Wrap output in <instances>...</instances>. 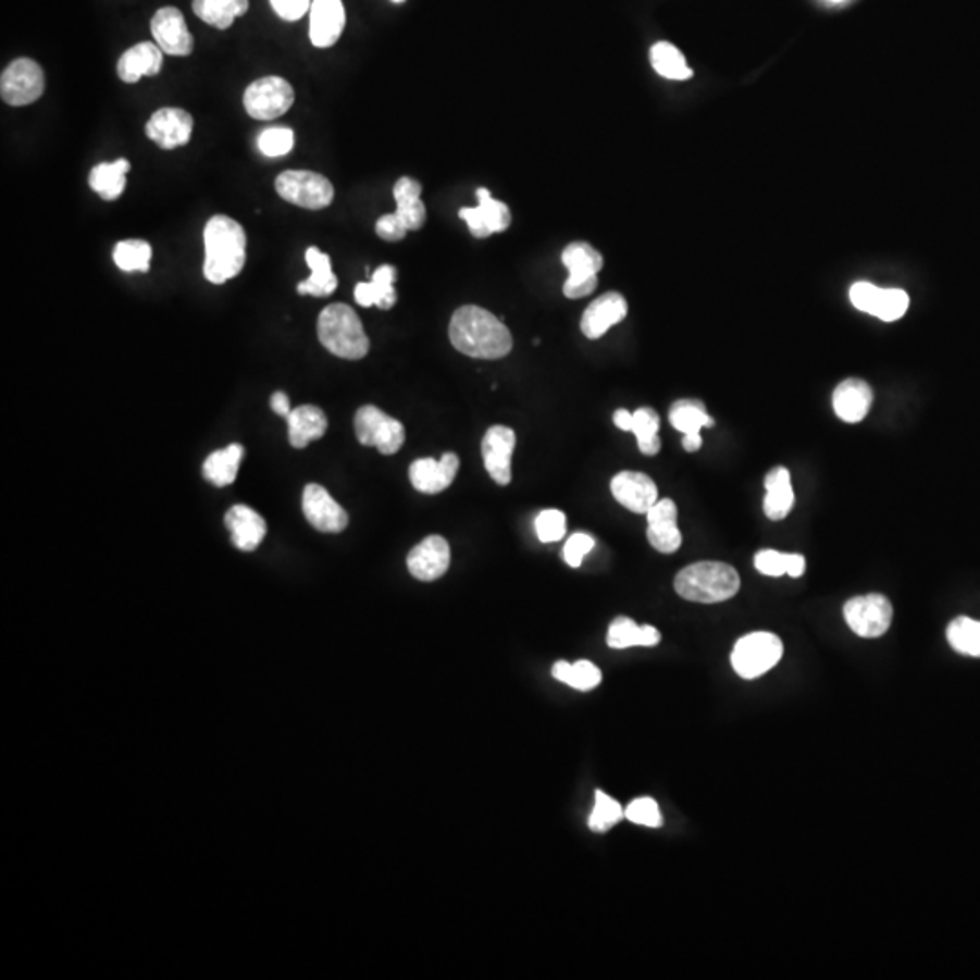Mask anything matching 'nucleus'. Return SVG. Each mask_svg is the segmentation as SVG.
<instances>
[{
  "label": "nucleus",
  "instance_id": "nucleus-10",
  "mask_svg": "<svg viewBox=\"0 0 980 980\" xmlns=\"http://www.w3.org/2000/svg\"><path fill=\"white\" fill-rule=\"evenodd\" d=\"M844 619L859 637L876 640L886 634L893 619L890 599L882 594H866L844 603Z\"/></svg>",
  "mask_w": 980,
  "mask_h": 980
},
{
  "label": "nucleus",
  "instance_id": "nucleus-46",
  "mask_svg": "<svg viewBox=\"0 0 980 980\" xmlns=\"http://www.w3.org/2000/svg\"><path fill=\"white\" fill-rule=\"evenodd\" d=\"M596 542H594V537L591 534H586V532H575L572 536L569 537V542L565 543L563 548V558L570 567H574L578 569L581 563H583V558H585L586 554L591 553L592 548H594Z\"/></svg>",
  "mask_w": 980,
  "mask_h": 980
},
{
  "label": "nucleus",
  "instance_id": "nucleus-37",
  "mask_svg": "<svg viewBox=\"0 0 980 980\" xmlns=\"http://www.w3.org/2000/svg\"><path fill=\"white\" fill-rule=\"evenodd\" d=\"M553 675L556 680L561 681L565 685L572 686L575 691L588 692L594 691L601 683V670L591 661H575V663H567V661H558L553 667Z\"/></svg>",
  "mask_w": 980,
  "mask_h": 980
},
{
  "label": "nucleus",
  "instance_id": "nucleus-47",
  "mask_svg": "<svg viewBox=\"0 0 980 980\" xmlns=\"http://www.w3.org/2000/svg\"><path fill=\"white\" fill-rule=\"evenodd\" d=\"M754 565H756L757 572H761L762 575L781 578V575L786 574V553H779V550H773V548H765V550H759L756 554Z\"/></svg>",
  "mask_w": 980,
  "mask_h": 980
},
{
  "label": "nucleus",
  "instance_id": "nucleus-1",
  "mask_svg": "<svg viewBox=\"0 0 980 980\" xmlns=\"http://www.w3.org/2000/svg\"><path fill=\"white\" fill-rule=\"evenodd\" d=\"M449 338L456 351L480 360H499L512 351L510 331L483 307H460L450 320Z\"/></svg>",
  "mask_w": 980,
  "mask_h": 980
},
{
  "label": "nucleus",
  "instance_id": "nucleus-56",
  "mask_svg": "<svg viewBox=\"0 0 980 980\" xmlns=\"http://www.w3.org/2000/svg\"><path fill=\"white\" fill-rule=\"evenodd\" d=\"M830 2H835V4H839V2H844V0H830Z\"/></svg>",
  "mask_w": 980,
  "mask_h": 980
},
{
  "label": "nucleus",
  "instance_id": "nucleus-15",
  "mask_svg": "<svg viewBox=\"0 0 980 980\" xmlns=\"http://www.w3.org/2000/svg\"><path fill=\"white\" fill-rule=\"evenodd\" d=\"M516 447V434L512 429L494 425L488 429L482 442L483 463L488 476L498 485H509L512 480V452Z\"/></svg>",
  "mask_w": 980,
  "mask_h": 980
},
{
  "label": "nucleus",
  "instance_id": "nucleus-49",
  "mask_svg": "<svg viewBox=\"0 0 980 980\" xmlns=\"http://www.w3.org/2000/svg\"><path fill=\"white\" fill-rule=\"evenodd\" d=\"M406 225L401 222L400 216L396 213L384 214L376 222V235L385 241H400L406 238Z\"/></svg>",
  "mask_w": 980,
  "mask_h": 980
},
{
  "label": "nucleus",
  "instance_id": "nucleus-44",
  "mask_svg": "<svg viewBox=\"0 0 980 980\" xmlns=\"http://www.w3.org/2000/svg\"><path fill=\"white\" fill-rule=\"evenodd\" d=\"M534 525H536V534L539 537V542H559L565 536V532H567V518L558 509L543 510L537 516Z\"/></svg>",
  "mask_w": 980,
  "mask_h": 980
},
{
  "label": "nucleus",
  "instance_id": "nucleus-11",
  "mask_svg": "<svg viewBox=\"0 0 980 980\" xmlns=\"http://www.w3.org/2000/svg\"><path fill=\"white\" fill-rule=\"evenodd\" d=\"M45 88V72L32 59L13 61L0 77V97L13 108L34 104L42 97Z\"/></svg>",
  "mask_w": 980,
  "mask_h": 980
},
{
  "label": "nucleus",
  "instance_id": "nucleus-2",
  "mask_svg": "<svg viewBox=\"0 0 980 980\" xmlns=\"http://www.w3.org/2000/svg\"><path fill=\"white\" fill-rule=\"evenodd\" d=\"M203 276L211 284H225L241 273L246 265V231L236 220L216 214L203 230Z\"/></svg>",
  "mask_w": 980,
  "mask_h": 980
},
{
  "label": "nucleus",
  "instance_id": "nucleus-4",
  "mask_svg": "<svg viewBox=\"0 0 980 980\" xmlns=\"http://www.w3.org/2000/svg\"><path fill=\"white\" fill-rule=\"evenodd\" d=\"M318 340L327 351L344 360H362L368 357L371 347L362 320L346 303H333L320 312Z\"/></svg>",
  "mask_w": 980,
  "mask_h": 980
},
{
  "label": "nucleus",
  "instance_id": "nucleus-28",
  "mask_svg": "<svg viewBox=\"0 0 980 980\" xmlns=\"http://www.w3.org/2000/svg\"><path fill=\"white\" fill-rule=\"evenodd\" d=\"M395 282L396 269L393 265H380L371 282H362L355 287V300L362 307L376 306L382 311H389L398 300Z\"/></svg>",
  "mask_w": 980,
  "mask_h": 980
},
{
  "label": "nucleus",
  "instance_id": "nucleus-55",
  "mask_svg": "<svg viewBox=\"0 0 980 980\" xmlns=\"http://www.w3.org/2000/svg\"><path fill=\"white\" fill-rule=\"evenodd\" d=\"M393 2H396V4H401V2H406V0H393Z\"/></svg>",
  "mask_w": 980,
  "mask_h": 980
},
{
  "label": "nucleus",
  "instance_id": "nucleus-7",
  "mask_svg": "<svg viewBox=\"0 0 980 980\" xmlns=\"http://www.w3.org/2000/svg\"><path fill=\"white\" fill-rule=\"evenodd\" d=\"M569 278L563 285V295L570 300L585 298L597 287V273L603 269L601 252L586 241H572L561 252Z\"/></svg>",
  "mask_w": 980,
  "mask_h": 980
},
{
  "label": "nucleus",
  "instance_id": "nucleus-12",
  "mask_svg": "<svg viewBox=\"0 0 980 980\" xmlns=\"http://www.w3.org/2000/svg\"><path fill=\"white\" fill-rule=\"evenodd\" d=\"M476 197V208H463L458 213L461 220H466L471 235L476 238H488L496 233L509 230L510 222H512L509 206L494 200L493 195L485 187L477 189Z\"/></svg>",
  "mask_w": 980,
  "mask_h": 980
},
{
  "label": "nucleus",
  "instance_id": "nucleus-53",
  "mask_svg": "<svg viewBox=\"0 0 980 980\" xmlns=\"http://www.w3.org/2000/svg\"><path fill=\"white\" fill-rule=\"evenodd\" d=\"M632 422H634V414L627 411V409H619V411L613 412V423L621 431L630 433L632 431Z\"/></svg>",
  "mask_w": 980,
  "mask_h": 980
},
{
  "label": "nucleus",
  "instance_id": "nucleus-8",
  "mask_svg": "<svg viewBox=\"0 0 980 980\" xmlns=\"http://www.w3.org/2000/svg\"><path fill=\"white\" fill-rule=\"evenodd\" d=\"M295 104V89L285 78L263 77L249 84L244 94V108L255 121H274Z\"/></svg>",
  "mask_w": 980,
  "mask_h": 980
},
{
  "label": "nucleus",
  "instance_id": "nucleus-6",
  "mask_svg": "<svg viewBox=\"0 0 980 980\" xmlns=\"http://www.w3.org/2000/svg\"><path fill=\"white\" fill-rule=\"evenodd\" d=\"M274 189L285 202L309 211L330 208L335 198V187L330 178L314 171H284L282 175L276 176Z\"/></svg>",
  "mask_w": 980,
  "mask_h": 980
},
{
  "label": "nucleus",
  "instance_id": "nucleus-43",
  "mask_svg": "<svg viewBox=\"0 0 980 980\" xmlns=\"http://www.w3.org/2000/svg\"><path fill=\"white\" fill-rule=\"evenodd\" d=\"M293 148H295V132L289 127H269L258 137V149L271 159L284 157L290 153Z\"/></svg>",
  "mask_w": 980,
  "mask_h": 980
},
{
  "label": "nucleus",
  "instance_id": "nucleus-29",
  "mask_svg": "<svg viewBox=\"0 0 980 980\" xmlns=\"http://www.w3.org/2000/svg\"><path fill=\"white\" fill-rule=\"evenodd\" d=\"M395 213L407 231H420L427 222V208L422 200V184L411 176H401L395 186Z\"/></svg>",
  "mask_w": 980,
  "mask_h": 980
},
{
  "label": "nucleus",
  "instance_id": "nucleus-38",
  "mask_svg": "<svg viewBox=\"0 0 980 980\" xmlns=\"http://www.w3.org/2000/svg\"><path fill=\"white\" fill-rule=\"evenodd\" d=\"M634 414L632 422V431L637 447L645 456H656L661 450V439H659V414L650 409V407H641Z\"/></svg>",
  "mask_w": 980,
  "mask_h": 980
},
{
  "label": "nucleus",
  "instance_id": "nucleus-50",
  "mask_svg": "<svg viewBox=\"0 0 980 980\" xmlns=\"http://www.w3.org/2000/svg\"><path fill=\"white\" fill-rule=\"evenodd\" d=\"M311 0H271V7L276 15L287 23L300 21L311 10Z\"/></svg>",
  "mask_w": 980,
  "mask_h": 980
},
{
  "label": "nucleus",
  "instance_id": "nucleus-23",
  "mask_svg": "<svg viewBox=\"0 0 980 980\" xmlns=\"http://www.w3.org/2000/svg\"><path fill=\"white\" fill-rule=\"evenodd\" d=\"M873 404V390L865 380L848 379L833 390V411L846 423L865 420Z\"/></svg>",
  "mask_w": 980,
  "mask_h": 980
},
{
  "label": "nucleus",
  "instance_id": "nucleus-9",
  "mask_svg": "<svg viewBox=\"0 0 980 980\" xmlns=\"http://www.w3.org/2000/svg\"><path fill=\"white\" fill-rule=\"evenodd\" d=\"M355 431L360 444L376 447L382 455H396L406 442V429L382 409L365 406L355 417Z\"/></svg>",
  "mask_w": 980,
  "mask_h": 980
},
{
  "label": "nucleus",
  "instance_id": "nucleus-3",
  "mask_svg": "<svg viewBox=\"0 0 980 980\" xmlns=\"http://www.w3.org/2000/svg\"><path fill=\"white\" fill-rule=\"evenodd\" d=\"M674 586L686 601L712 605L734 597L740 592L741 578L732 565L699 561L681 570L675 575Z\"/></svg>",
  "mask_w": 980,
  "mask_h": 980
},
{
  "label": "nucleus",
  "instance_id": "nucleus-31",
  "mask_svg": "<svg viewBox=\"0 0 980 980\" xmlns=\"http://www.w3.org/2000/svg\"><path fill=\"white\" fill-rule=\"evenodd\" d=\"M132 170L129 160L102 162L89 173V187L106 202H113L126 191V175Z\"/></svg>",
  "mask_w": 980,
  "mask_h": 980
},
{
  "label": "nucleus",
  "instance_id": "nucleus-34",
  "mask_svg": "<svg viewBox=\"0 0 980 980\" xmlns=\"http://www.w3.org/2000/svg\"><path fill=\"white\" fill-rule=\"evenodd\" d=\"M241 456H244V447L238 444L216 450L203 463V476L216 487H227L236 480Z\"/></svg>",
  "mask_w": 980,
  "mask_h": 980
},
{
  "label": "nucleus",
  "instance_id": "nucleus-20",
  "mask_svg": "<svg viewBox=\"0 0 980 980\" xmlns=\"http://www.w3.org/2000/svg\"><path fill=\"white\" fill-rule=\"evenodd\" d=\"M460 471V458L455 452H447L439 460L422 458L409 469L412 487L423 494H438L449 488Z\"/></svg>",
  "mask_w": 980,
  "mask_h": 980
},
{
  "label": "nucleus",
  "instance_id": "nucleus-42",
  "mask_svg": "<svg viewBox=\"0 0 980 980\" xmlns=\"http://www.w3.org/2000/svg\"><path fill=\"white\" fill-rule=\"evenodd\" d=\"M909 307V296L903 289H881L877 296L876 307L871 317H877L882 322H895L906 314Z\"/></svg>",
  "mask_w": 980,
  "mask_h": 980
},
{
  "label": "nucleus",
  "instance_id": "nucleus-36",
  "mask_svg": "<svg viewBox=\"0 0 980 980\" xmlns=\"http://www.w3.org/2000/svg\"><path fill=\"white\" fill-rule=\"evenodd\" d=\"M670 423L675 431L685 434L702 433V429L714 427L712 418L708 417L707 407L699 400L675 401L669 414Z\"/></svg>",
  "mask_w": 980,
  "mask_h": 980
},
{
  "label": "nucleus",
  "instance_id": "nucleus-25",
  "mask_svg": "<svg viewBox=\"0 0 980 980\" xmlns=\"http://www.w3.org/2000/svg\"><path fill=\"white\" fill-rule=\"evenodd\" d=\"M225 526L230 529L231 542L244 553H251L263 542L268 526L262 516L246 505H235L225 514Z\"/></svg>",
  "mask_w": 980,
  "mask_h": 980
},
{
  "label": "nucleus",
  "instance_id": "nucleus-41",
  "mask_svg": "<svg viewBox=\"0 0 980 980\" xmlns=\"http://www.w3.org/2000/svg\"><path fill=\"white\" fill-rule=\"evenodd\" d=\"M624 817L623 808L610 795L596 792V805L588 817L592 832L605 833Z\"/></svg>",
  "mask_w": 980,
  "mask_h": 980
},
{
  "label": "nucleus",
  "instance_id": "nucleus-13",
  "mask_svg": "<svg viewBox=\"0 0 980 980\" xmlns=\"http://www.w3.org/2000/svg\"><path fill=\"white\" fill-rule=\"evenodd\" d=\"M151 34L165 55L189 57L195 50V40L187 28L181 10L173 7L160 8L151 18Z\"/></svg>",
  "mask_w": 980,
  "mask_h": 980
},
{
  "label": "nucleus",
  "instance_id": "nucleus-45",
  "mask_svg": "<svg viewBox=\"0 0 980 980\" xmlns=\"http://www.w3.org/2000/svg\"><path fill=\"white\" fill-rule=\"evenodd\" d=\"M624 817L641 827L659 828L663 824V816L659 811L658 803L650 797H641V799L630 803L629 808L624 810Z\"/></svg>",
  "mask_w": 980,
  "mask_h": 980
},
{
  "label": "nucleus",
  "instance_id": "nucleus-21",
  "mask_svg": "<svg viewBox=\"0 0 980 980\" xmlns=\"http://www.w3.org/2000/svg\"><path fill=\"white\" fill-rule=\"evenodd\" d=\"M449 542L442 536H429L407 556V569L417 580L436 581L449 570Z\"/></svg>",
  "mask_w": 980,
  "mask_h": 980
},
{
  "label": "nucleus",
  "instance_id": "nucleus-51",
  "mask_svg": "<svg viewBox=\"0 0 980 980\" xmlns=\"http://www.w3.org/2000/svg\"><path fill=\"white\" fill-rule=\"evenodd\" d=\"M806 559L803 554H786V575L801 578L805 574Z\"/></svg>",
  "mask_w": 980,
  "mask_h": 980
},
{
  "label": "nucleus",
  "instance_id": "nucleus-39",
  "mask_svg": "<svg viewBox=\"0 0 980 980\" xmlns=\"http://www.w3.org/2000/svg\"><path fill=\"white\" fill-rule=\"evenodd\" d=\"M953 650L971 658H980V621L971 618L953 619L946 630Z\"/></svg>",
  "mask_w": 980,
  "mask_h": 980
},
{
  "label": "nucleus",
  "instance_id": "nucleus-27",
  "mask_svg": "<svg viewBox=\"0 0 980 980\" xmlns=\"http://www.w3.org/2000/svg\"><path fill=\"white\" fill-rule=\"evenodd\" d=\"M765 501H762V510L770 520H784L792 512L795 504L794 487H792V476L786 467H776L768 472L765 477Z\"/></svg>",
  "mask_w": 980,
  "mask_h": 980
},
{
  "label": "nucleus",
  "instance_id": "nucleus-17",
  "mask_svg": "<svg viewBox=\"0 0 980 980\" xmlns=\"http://www.w3.org/2000/svg\"><path fill=\"white\" fill-rule=\"evenodd\" d=\"M610 488L616 501L635 514H646L658 501L656 483L643 472H619L612 477Z\"/></svg>",
  "mask_w": 980,
  "mask_h": 980
},
{
  "label": "nucleus",
  "instance_id": "nucleus-30",
  "mask_svg": "<svg viewBox=\"0 0 980 980\" xmlns=\"http://www.w3.org/2000/svg\"><path fill=\"white\" fill-rule=\"evenodd\" d=\"M306 262L311 269V276L298 284L296 290L300 295L317 296V298L333 295L338 287V278L331 268L330 255L320 251L318 247H309L306 251Z\"/></svg>",
  "mask_w": 980,
  "mask_h": 980
},
{
  "label": "nucleus",
  "instance_id": "nucleus-40",
  "mask_svg": "<svg viewBox=\"0 0 980 980\" xmlns=\"http://www.w3.org/2000/svg\"><path fill=\"white\" fill-rule=\"evenodd\" d=\"M153 249L146 240H122L113 249L116 268L126 273H148Z\"/></svg>",
  "mask_w": 980,
  "mask_h": 980
},
{
  "label": "nucleus",
  "instance_id": "nucleus-5",
  "mask_svg": "<svg viewBox=\"0 0 980 980\" xmlns=\"http://www.w3.org/2000/svg\"><path fill=\"white\" fill-rule=\"evenodd\" d=\"M783 641L772 632H752L741 637L732 650V667L743 680H757L783 658Z\"/></svg>",
  "mask_w": 980,
  "mask_h": 980
},
{
  "label": "nucleus",
  "instance_id": "nucleus-35",
  "mask_svg": "<svg viewBox=\"0 0 980 980\" xmlns=\"http://www.w3.org/2000/svg\"><path fill=\"white\" fill-rule=\"evenodd\" d=\"M650 62L656 73L669 80H689L694 75L685 55L670 42L652 46Z\"/></svg>",
  "mask_w": 980,
  "mask_h": 980
},
{
  "label": "nucleus",
  "instance_id": "nucleus-16",
  "mask_svg": "<svg viewBox=\"0 0 980 980\" xmlns=\"http://www.w3.org/2000/svg\"><path fill=\"white\" fill-rule=\"evenodd\" d=\"M193 116L186 110L181 108H162V110L153 113L146 124V135L149 140H153L159 148L171 149L182 148L191 140Z\"/></svg>",
  "mask_w": 980,
  "mask_h": 980
},
{
  "label": "nucleus",
  "instance_id": "nucleus-33",
  "mask_svg": "<svg viewBox=\"0 0 980 980\" xmlns=\"http://www.w3.org/2000/svg\"><path fill=\"white\" fill-rule=\"evenodd\" d=\"M247 10L249 0H193L195 15L216 29H230Z\"/></svg>",
  "mask_w": 980,
  "mask_h": 980
},
{
  "label": "nucleus",
  "instance_id": "nucleus-54",
  "mask_svg": "<svg viewBox=\"0 0 980 980\" xmlns=\"http://www.w3.org/2000/svg\"><path fill=\"white\" fill-rule=\"evenodd\" d=\"M702 433L685 434V436H683V447H685L686 452H696V450L702 449Z\"/></svg>",
  "mask_w": 980,
  "mask_h": 980
},
{
  "label": "nucleus",
  "instance_id": "nucleus-26",
  "mask_svg": "<svg viewBox=\"0 0 980 980\" xmlns=\"http://www.w3.org/2000/svg\"><path fill=\"white\" fill-rule=\"evenodd\" d=\"M287 427H289V444L295 449H303L314 439L322 438L327 433V417L320 407L300 406L287 414Z\"/></svg>",
  "mask_w": 980,
  "mask_h": 980
},
{
  "label": "nucleus",
  "instance_id": "nucleus-22",
  "mask_svg": "<svg viewBox=\"0 0 980 980\" xmlns=\"http://www.w3.org/2000/svg\"><path fill=\"white\" fill-rule=\"evenodd\" d=\"M627 312H629V303L624 300L623 295L612 290V293L599 296L583 312L581 333L591 340H597L603 335H607L608 330L616 323L623 322Z\"/></svg>",
  "mask_w": 980,
  "mask_h": 980
},
{
  "label": "nucleus",
  "instance_id": "nucleus-24",
  "mask_svg": "<svg viewBox=\"0 0 980 980\" xmlns=\"http://www.w3.org/2000/svg\"><path fill=\"white\" fill-rule=\"evenodd\" d=\"M162 61H164V51L160 50L157 42H140V45L124 51V55L119 59V64H116V73L124 83L135 84L140 78L159 75L162 70Z\"/></svg>",
  "mask_w": 980,
  "mask_h": 980
},
{
  "label": "nucleus",
  "instance_id": "nucleus-14",
  "mask_svg": "<svg viewBox=\"0 0 980 980\" xmlns=\"http://www.w3.org/2000/svg\"><path fill=\"white\" fill-rule=\"evenodd\" d=\"M301 510L317 531L336 534L346 529L349 516L322 485H307L301 496Z\"/></svg>",
  "mask_w": 980,
  "mask_h": 980
},
{
  "label": "nucleus",
  "instance_id": "nucleus-19",
  "mask_svg": "<svg viewBox=\"0 0 980 980\" xmlns=\"http://www.w3.org/2000/svg\"><path fill=\"white\" fill-rule=\"evenodd\" d=\"M646 537L658 553L674 554L681 547L683 536L678 529V507L672 499H658L646 512Z\"/></svg>",
  "mask_w": 980,
  "mask_h": 980
},
{
  "label": "nucleus",
  "instance_id": "nucleus-32",
  "mask_svg": "<svg viewBox=\"0 0 980 980\" xmlns=\"http://www.w3.org/2000/svg\"><path fill=\"white\" fill-rule=\"evenodd\" d=\"M661 641L658 629L650 624H635L630 618H616L608 627L607 645L616 650L630 646H656Z\"/></svg>",
  "mask_w": 980,
  "mask_h": 980
},
{
  "label": "nucleus",
  "instance_id": "nucleus-18",
  "mask_svg": "<svg viewBox=\"0 0 980 980\" xmlns=\"http://www.w3.org/2000/svg\"><path fill=\"white\" fill-rule=\"evenodd\" d=\"M309 39L317 48L335 46L346 28V8L342 0H312Z\"/></svg>",
  "mask_w": 980,
  "mask_h": 980
},
{
  "label": "nucleus",
  "instance_id": "nucleus-52",
  "mask_svg": "<svg viewBox=\"0 0 980 980\" xmlns=\"http://www.w3.org/2000/svg\"><path fill=\"white\" fill-rule=\"evenodd\" d=\"M289 396L285 395V393H274L273 398H271V409H273L278 417L287 418V414L290 412L289 406Z\"/></svg>",
  "mask_w": 980,
  "mask_h": 980
},
{
  "label": "nucleus",
  "instance_id": "nucleus-48",
  "mask_svg": "<svg viewBox=\"0 0 980 980\" xmlns=\"http://www.w3.org/2000/svg\"><path fill=\"white\" fill-rule=\"evenodd\" d=\"M879 293H881V287H877L870 282H857L849 287V301L854 303L855 309L871 314Z\"/></svg>",
  "mask_w": 980,
  "mask_h": 980
}]
</instances>
